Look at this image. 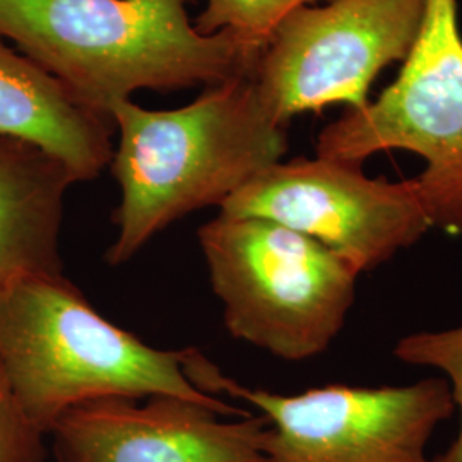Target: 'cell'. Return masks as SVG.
<instances>
[{
    "instance_id": "cell-1",
    "label": "cell",
    "mask_w": 462,
    "mask_h": 462,
    "mask_svg": "<svg viewBox=\"0 0 462 462\" xmlns=\"http://www.w3.org/2000/svg\"><path fill=\"white\" fill-rule=\"evenodd\" d=\"M118 131L110 168L120 187L110 265L135 257L183 216L221 208L288 151V127L267 110L252 76L208 86L175 110L133 99L110 108Z\"/></svg>"
},
{
    "instance_id": "cell-2",
    "label": "cell",
    "mask_w": 462,
    "mask_h": 462,
    "mask_svg": "<svg viewBox=\"0 0 462 462\" xmlns=\"http://www.w3.org/2000/svg\"><path fill=\"white\" fill-rule=\"evenodd\" d=\"M192 2L0 0V40H13L84 108L110 118V108L139 89L254 76L264 49L228 32L199 33Z\"/></svg>"
},
{
    "instance_id": "cell-3",
    "label": "cell",
    "mask_w": 462,
    "mask_h": 462,
    "mask_svg": "<svg viewBox=\"0 0 462 462\" xmlns=\"http://www.w3.org/2000/svg\"><path fill=\"white\" fill-rule=\"evenodd\" d=\"M192 347L158 349L122 329L64 274L0 288V385L43 435L64 414L101 397H183L245 416L187 375Z\"/></svg>"
},
{
    "instance_id": "cell-4",
    "label": "cell",
    "mask_w": 462,
    "mask_h": 462,
    "mask_svg": "<svg viewBox=\"0 0 462 462\" xmlns=\"http://www.w3.org/2000/svg\"><path fill=\"white\" fill-rule=\"evenodd\" d=\"M198 238L233 337L303 362L345 328L360 274L322 244L269 219L221 213Z\"/></svg>"
},
{
    "instance_id": "cell-5",
    "label": "cell",
    "mask_w": 462,
    "mask_h": 462,
    "mask_svg": "<svg viewBox=\"0 0 462 462\" xmlns=\"http://www.w3.org/2000/svg\"><path fill=\"white\" fill-rule=\"evenodd\" d=\"M391 149L414 152L431 226L462 235V33L457 0H429L421 33L396 81L317 137V156L355 165Z\"/></svg>"
},
{
    "instance_id": "cell-6",
    "label": "cell",
    "mask_w": 462,
    "mask_h": 462,
    "mask_svg": "<svg viewBox=\"0 0 462 462\" xmlns=\"http://www.w3.org/2000/svg\"><path fill=\"white\" fill-rule=\"evenodd\" d=\"M187 375L209 396L244 399L269 429L263 462H431L433 431L456 411L446 379L410 385L332 383L295 396L248 389L192 347Z\"/></svg>"
},
{
    "instance_id": "cell-7",
    "label": "cell",
    "mask_w": 462,
    "mask_h": 462,
    "mask_svg": "<svg viewBox=\"0 0 462 462\" xmlns=\"http://www.w3.org/2000/svg\"><path fill=\"white\" fill-rule=\"evenodd\" d=\"M429 0H328L284 17L267 40L254 83L286 125L332 103L362 110L380 72L404 62L421 33Z\"/></svg>"
},
{
    "instance_id": "cell-8",
    "label": "cell",
    "mask_w": 462,
    "mask_h": 462,
    "mask_svg": "<svg viewBox=\"0 0 462 462\" xmlns=\"http://www.w3.org/2000/svg\"><path fill=\"white\" fill-rule=\"evenodd\" d=\"M219 213L263 217L298 231L358 274L389 263L433 228L416 179H370L362 165L320 156L267 166Z\"/></svg>"
},
{
    "instance_id": "cell-9",
    "label": "cell",
    "mask_w": 462,
    "mask_h": 462,
    "mask_svg": "<svg viewBox=\"0 0 462 462\" xmlns=\"http://www.w3.org/2000/svg\"><path fill=\"white\" fill-rule=\"evenodd\" d=\"M183 397H101L69 410L50 431L59 462H263L269 421Z\"/></svg>"
},
{
    "instance_id": "cell-10",
    "label": "cell",
    "mask_w": 462,
    "mask_h": 462,
    "mask_svg": "<svg viewBox=\"0 0 462 462\" xmlns=\"http://www.w3.org/2000/svg\"><path fill=\"white\" fill-rule=\"evenodd\" d=\"M74 183V173L45 149L0 135V288L64 274L60 238Z\"/></svg>"
},
{
    "instance_id": "cell-11",
    "label": "cell",
    "mask_w": 462,
    "mask_h": 462,
    "mask_svg": "<svg viewBox=\"0 0 462 462\" xmlns=\"http://www.w3.org/2000/svg\"><path fill=\"white\" fill-rule=\"evenodd\" d=\"M114 131L108 116L84 108L49 72L0 40V135L45 149L78 182H89L110 166Z\"/></svg>"
},
{
    "instance_id": "cell-12",
    "label": "cell",
    "mask_w": 462,
    "mask_h": 462,
    "mask_svg": "<svg viewBox=\"0 0 462 462\" xmlns=\"http://www.w3.org/2000/svg\"><path fill=\"white\" fill-rule=\"evenodd\" d=\"M315 2L319 0H208L194 26L199 33L228 32L247 45L264 49L284 17Z\"/></svg>"
},
{
    "instance_id": "cell-13",
    "label": "cell",
    "mask_w": 462,
    "mask_h": 462,
    "mask_svg": "<svg viewBox=\"0 0 462 462\" xmlns=\"http://www.w3.org/2000/svg\"><path fill=\"white\" fill-rule=\"evenodd\" d=\"M394 356L402 364L435 368L446 375L461 427L452 446L431 462H462V326L454 329L420 330L401 337Z\"/></svg>"
},
{
    "instance_id": "cell-14",
    "label": "cell",
    "mask_w": 462,
    "mask_h": 462,
    "mask_svg": "<svg viewBox=\"0 0 462 462\" xmlns=\"http://www.w3.org/2000/svg\"><path fill=\"white\" fill-rule=\"evenodd\" d=\"M45 437L0 385V462H43Z\"/></svg>"
}]
</instances>
